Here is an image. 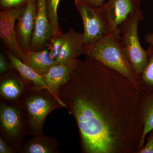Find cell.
I'll list each match as a JSON object with an SVG mask.
<instances>
[{
  "label": "cell",
  "instance_id": "16",
  "mask_svg": "<svg viewBox=\"0 0 153 153\" xmlns=\"http://www.w3.org/2000/svg\"><path fill=\"white\" fill-rule=\"evenodd\" d=\"M5 54L13 68L26 81L33 86L43 88L49 90L44 78L41 74L20 60L10 51L6 52Z\"/></svg>",
  "mask_w": 153,
  "mask_h": 153
},
{
  "label": "cell",
  "instance_id": "26",
  "mask_svg": "<svg viewBox=\"0 0 153 153\" xmlns=\"http://www.w3.org/2000/svg\"><path fill=\"white\" fill-rule=\"evenodd\" d=\"M145 41L146 43L153 47V33H148L145 36Z\"/></svg>",
  "mask_w": 153,
  "mask_h": 153
},
{
  "label": "cell",
  "instance_id": "5",
  "mask_svg": "<svg viewBox=\"0 0 153 153\" xmlns=\"http://www.w3.org/2000/svg\"><path fill=\"white\" fill-rule=\"evenodd\" d=\"M143 19L142 11L140 9L131 15L118 27L121 43L137 78L147 62L146 50L141 45L138 34L139 25Z\"/></svg>",
  "mask_w": 153,
  "mask_h": 153
},
{
  "label": "cell",
  "instance_id": "12",
  "mask_svg": "<svg viewBox=\"0 0 153 153\" xmlns=\"http://www.w3.org/2000/svg\"><path fill=\"white\" fill-rule=\"evenodd\" d=\"M117 27L131 15L140 10V0H108L103 3Z\"/></svg>",
  "mask_w": 153,
  "mask_h": 153
},
{
  "label": "cell",
  "instance_id": "7",
  "mask_svg": "<svg viewBox=\"0 0 153 153\" xmlns=\"http://www.w3.org/2000/svg\"><path fill=\"white\" fill-rule=\"evenodd\" d=\"M26 5V4H25ZM25 5L1 10L0 12V37L4 44L20 60L25 62V52L19 45L16 32V22Z\"/></svg>",
  "mask_w": 153,
  "mask_h": 153
},
{
  "label": "cell",
  "instance_id": "23",
  "mask_svg": "<svg viewBox=\"0 0 153 153\" xmlns=\"http://www.w3.org/2000/svg\"><path fill=\"white\" fill-rule=\"evenodd\" d=\"M15 148L0 136V153H16Z\"/></svg>",
  "mask_w": 153,
  "mask_h": 153
},
{
  "label": "cell",
  "instance_id": "6",
  "mask_svg": "<svg viewBox=\"0 0 153 153\" xmlns=\"http://www.w3.org/2000/svg\"><path fill=\"white\" fill-rule=\"evenodd\" d=\"M27 117L23 108L0 102L1 136L20 153L27 135Z\"/></svg>",
  "mask_w": 153,
  "mask_h": 153
},
{
  "label": "cell",
  "instance_id": "8",
  "mask_svg": "<svg viewBox=\"0 0 153 153\" xmlns=\"http://www.w3.org/2000/svg\"><path fill=\"white\" fill-rule=\"evenodd\" d=\"M37 12V0H27L16 22L17 38L25 53L30 50Z\"/></svg>",
  "mask_w": 153,
  "mask_h": 153
},
{
  "label": "cell",
  "instance_id": "20",
  "mask_svg": "<svg viewBox=\"0 0 153 153\" xmlns=\"http://www.w3.org/2000/svg\"><path fill=\"white\" fill-rule=\"evenodd\" d=\"M63 34L62 33L59 36L53 37L50 40L46 48L49 50L51 56L56 60L62 47L63 41Z\"/></svg>",
  "mask_w": 153,
  "mask_h": 153
},
{
  "label": "cell",
  "instance_id": "18",
  "mask_svg": "<svg viewBox=\"0 0 153 153\" xmlns=\"http://www.w3.org/2000/svg\"><path fill=\"white\" fill-rule=\"evenodd\" d=\"M60 1V0H46L48 16L53 30V37L62 34L60 30L57 15V9Z\"/></svg>",
  "mask_w": 153,
  "mask_h": 153
},
{
  "label": "cell",
  "instance_id": "13",
  "mask_svg": "<svg viewBox=\"0 0 153 153\" xmlns=\"http://www.w3.org/2000/svg\"><path fill=\"white\" fill-rule=\"evenodd\" d=\"M75 61L65 64L58 63L52 66L46 73L41 75L44 78L49 91L58 100V90L60 86L69 79Z\"/></svg>",
  "mask_w": 153,
  "mask_h": 153
},
{
  "label": "cell",
  "instance_id": "1",
  "mask_svg": "<svg viewBox=\"0 0 153 153\" xmlns=\"http://www.w3.org/2000/svg\"><path fill=\"white\" fill-rule=\"evenodd\" d=\"M137 86L87 57L74 62L57 96L75 119L83 153H128L139 146L145 96Z\"/></svg>",
  "mask_w": 153,
  "mask_h": 153
},
{
  "label": "cell",
  "instance_id": "10",
  "mask_svg": "<svg viewBox=\"0 0 153 153\" xmlns=\"http://www.w3.org/2000/svg\"><path fill=\"white\" fill-rule=\"evenodd\" d=\"M53 37L46 0H37V12L30 50L39 51L47 48Z\"/></svg>",
  "mask_w": 153,
  "mask_h": 153
},
{
  "label": "cell",
  "instance_id": "4",
  "mask_svg": "<svg viewBox=\"0 0 153 153\" xmlns=\"http://www.w3.org/2000/svg\"><path fill=\"white\" fill-rule=\"evenodd\" d=\"M74 4L82 19L85 46L95 44L118 31L104 4L94 7L75 0Z\"/></svg>",
  "mask_w": 153,
  "mask_h": 153
},
{
  "label": "cell",
  "instance_id": "9",
  "mask_svg": "<svg viewBox=\"0 0 153 153\" xmlns=\"http://www.w3.org/2000/svg\"><path fill=\"white\" fill-rule=\"evenodd\" d=\"M31 85L16 70L1 76L0 102L11 105H18L27 88Z\"/></svg>",
  "mask_w": 153,
  "mask_h": 153
},
{
  "label": "cell",
  "instance_id": "11",
  "mask_svg": "<svg viewBox=\"0 0 153 153\" xmlns=\"http://www.w3.org/2000/svg\"><path fill=\"white\" fill-rule=\"evenodd\" d=\"M85 44L82 33H78L72 28L63 34V41L56 60L58 63H71L84 55Z\"/></svg>",
  "mask_w": 153,
  "mask_h": 153
},
{
  "label": "cell",
  "instance_id": "2",
  "mask_svg": "<svg viewBox=\"0 0 153 153\" xmlns=\"http://www.w3.org/2000/svg\"><path fill=\"white\" fill-rule=\"evenodd\" d=\"M25 110L27 117V135H44L43 126L48 115L63 108L59 100L47 88L29 86L18 105Z\"/></svg>",
  "mask_w": 153,
  "mask_h": 153
},
{
  "label": "cell",
  "instance_id": "21",
  "mask_svg": "<svg viewBox=\"0 0 153 153\" xmlns=\"http://www.w3.org/2000/svg\"><path fill=\"white\" fill-rule=\"evenodd\" d=\"M5 53H0V75L2 76L13 70Z\"/></svg>",
  "mask_w": 153,
  "mask_h": 153
},
{
  "label": "cell",
  "instance_id": "15",
  "mask_svg": "<svg viewBox=\"0 0 153 153\" xmlns=\"http://www.w3.org/2000/svg\"><path fill=\"white\" fill-rule=\"evenodd\" d=\"M24 63L41 75L45 74L52 66L58 63L47 48L39 51L29 50L25 53Z\"/></svg>",
  "mask_w": 153,
  "mask_h": 153
},
{
  "label": "cell",
  "instance_id": "24",
  "mask_svg": "<svg viewBox=\"0 0 153 153\" xmlns=\"http://www.w3.org/2000/svg\"><path fill=\"white\" fill-rule=\"evenodd\" d=\"M139 153H153V133L150 137L144 147L141 149Z\"/></svg>",
  "mask_w": 153,
  "mask_h": 153
},
{
  "label": "cell",
  "instance_id": "22",
  "mask_svg": "<svg viewBox=\"0 0 153 153\" xmlns=\"http://www.w3.org/2000/svg\"><path fill=\"white\" fill-rule=\"evenodd\" d=\"M27 0H0V7L1 10L13 8L25 5Z\"/></svg>",
  "mask_w": 153,
  "mask_h": 153
},
{
  "label": "cell",
  "instance_id": "3",
  "mask_svg": "<svg viewBox=\"0 0 153 153\" xmlns=\"http://www.w3.org/2000/svg\"><path fill=\"white\" fill-rule=\"evenodd\" d=\"M84 55L137 82L136 74L121 43L119 30L95 44L85 46Z\"/></svg>",
  "mask_w": 153,
  "mask_h": 153
},
{
  "label": "cell",
  "instance_id": "25",
  "mask_svg": "<svg viewBox=\"0 0 153 153\" xmlns=\"http://www.w3.org/2000/svg\"><path fill=\"white\" fill-rule=\"evenodd\" d=\"M94 7H99L104 3L105 0H76Z\"/></svg>",
  "mask_w": 153,
  "mask_h": 153
},
{
  "label": "cell",
  "instance_id": "14",
  "mask_svg": "<svg viewBox=\"0 0 153 153\" xmlns=\"http://www.w3.org/2000/svg\"><path fill=\"white\" fill-rule=\"evenodd\" d=\"M59 142L55 137H33L25 142L20 153H60Z\"/></svg>",
  "mask_w": 153,
  "mask_h": 153
},
{
  "label": "cell",
  "instance_id": "17",
  "mask_svg": "<svg viewBox=\"0 0 153 153\" xmlns=\"http://www.w3.org/2000/svg\"><path fill=\"white\" fill-rule=\"evenodd\" d=\"M143 129L138 148H142L148 133L153 130V94L145 97L143 106Z\"/></svg>",
  "mask_w": 153,
  "mask_h": 153
},
{
  "label": "cell",
  "instance_id": "19",
  "mask_svg": "<svg viewBox=\"0 0 153 153\" xmlns=\"http://www.w3.org/2000/svg\"><path fill=\"white\" fill-rule=\"evenodd\" d=\"M146 64L142 72L139 76H140L145 84L153 87V47L149 45V47L146 50Z\"/></svg>",
  "mask_w": 153,
  "mask_h": 153
}]
</instances>
